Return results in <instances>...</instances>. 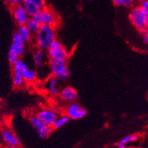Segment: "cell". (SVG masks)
I'll use <instances>...</instances> for the list:
<instances>
[{
	"label": "cell",
	"instance_id": "cell-31",
	"mask_svg": "<svg viewBox=\"0 0 148 148\" xmlns=\"http://www.w3.org/2000/svg\"><path fill=\"white\" fill-rule=\"evenodd\" d=\"M147 29H148V22H147Z\"/></svg>",
	"mask_w": 148,
	"mask_h": 148
},
{
	"label": "cell",
	"instance_id": "cell-4",
	"mask_svg": "<svg viewBox=\"0 0 148 148\" xmlns=\"http://www.w3.org/2000/svg\"><path fill=\"white\" fill-rule=\"evenodd\" d=\"M40 25H49L56 27L60 22V18L56 12L51 8L45 7L40 9L35 16L33 17Z\"/></svg>",
	"mask_w": 148,
	"mask_h": 148
},
{
	"label": "cell",
	"instance_id": "cell-20",
	"mask_svg": "<svg viewBox=\"0 0 148 148\" xmlns=\"http://www.w3.org/2000/svg\"><path fill=\"white\" fill-rule=\"evenodd\" d=\"M138 135L137 134H130V135H127L125 138H123L122 140H120L117 144V147L118 148H125L128 144L133 141H135L138 139Z\"/></svg>",
	"mask_w": 148,
	"mask_h": 148
},
{
	"label": "cell",
	"instance_id": "cell-12",
	"mask_svg": "<svg viewBox=\"0 0 148 148\" xmlns=\"http://www.w3.org/2000/svg\"><path fill=\"white\" fill-rule=\"evenodd\" d=\"M1 137L2 140L8 146L19 147L20 140L15 133L9 128H3L1 131Z\"/></svg>",
	"mask_w": 148,
	"mask_h": 148
},
{
	"label": "cell",
	"instance_id": "cell-2",
	"mask_svg": "<svg viewBox=\"0 0 148 148\" xmlns=\"http://www.w3.org/2000/svg\"><path fill=\"white\" fill-rule=\"evenodd\" d=\"M129 18L133 27L139 32L143 33L147 29L148 16L139 5L131 8Z\"/></svg>",
	"mask_w": 148,
	"mask_h": 148
},
{
	"label": "cell",
	"instance_id": "cell-19",
	"mask_svg": "<svg viewBox=\"0 0 148 148\" xmlns=\"http://www.w3.org/2000/svg\"><path fill=\"white\" fill-rule=\"evenodd\" d=\"M70 119L65 114V113H63V114H58V116H57V118L55 119V120L54 121L52 125H51V128L53 129H58L62 128L63 126H64L66 124L70 122Z\"/></svg>",
	"mask_w": 148,
	"mask_h": 148
},
{
	"label": "cell",
	"instance_id": "cell-8",
	"mask_svg": "<svg viewBox=\"0 0 148 148\" xmlns=\"http://www.w3.org/2000/svg\"><path fill=\"white\" fill-rule=\"evenodd\" d=\"M27 66V64L21 59L12 66V83L15 88H21L23 84L25 83L22 75V71Z\"/></svg>",
	"mask_w": 148,
	"mask_h": 148
},
{
	"label": "cell",
	"instance_id": "cell-28",
	"mask_svg": "<svg viewBox=\"0 0 148 148\" xmlns=\"http://www.w3.org/2000/svg\"><path fill=\"white\" fill-rule=\"evenodd\" d=\"M24 1H25V0H18V3H19V4H23V2H24Z\"/></svg>",
	"mask_w": 148,
	"mask_h": 148
},
{
	"label": "cell",
	"instance_id": "cell-22",
	"mask_svg": "<svg viewBox=\"0 0 148 148\" xmlns=\"http://www.w3.org/2000/svg\"><path fill=\"white\" fill-rule=\"evenodd\" d=\"M113 4L118 7L131 8L134 6L135 0H111Z\"/></svg>",
	"mask_w": 148,
	"mask_h": 148
},
{
	"label": "cell",
	"instance_id": "cell-30",
	"mask_svg": "<svg viewBox=\"0 0 148 148\" xmlns=\"http://www.w3.org/2000/svg\"><path fill=\"white\" fill-rule=\"evenodd\" d=\"M8 148H18V147H13V146H8Z\"/></svg>",
	"mask_w": 148,
	"mask_h": 148
},
{
	"label": "cell",
	"instance_id": "cell-18",
	"mask_svg": "<svg viewBox=\"0 0 148 148\" xmlns=\"http://www.w3.org/2000/svg\"><path fill=\"white\" fill-rule=\"evenodd\" d=\"M22 5H23V8H25L26 12L29 18H33V16H35L41 9L36 4L29 0H25Z\"/></svg>",
	"mask_w": 148,
	"mask_h": 148
},
{
	"label": "cell",
	"instance_id": "cell-16",
	"mask_svg": "<svg viewBox=\"0 0 148 148\" xmlns=\"http://www.w3.org/2000/svg\"><path fill=\"white\" fill-rule=\"evenodd\" d=\"M22 75H23V78L25 83L32 84L35 82L38 77V74L36 71L33 69L29 68L28 66H27L25 68H23L22 71Z\"/></svg>",
	"mask_w": 148,
	"mask_h": 148
},
{
	"label": "cell",
	"instance_id": "cell-14",
	"mask_svg": "<svg viewBox=\"0 0 148 148\" xmlns=\"http://www.w3.org/2000/svg\"><path fill=\"white\" fill-rule=\"evenodd\" d=\"M45 88L47 92L51 96H56L59 94V79L54 76L47 79L45 83Z\"/></svg>",
	"mask_w": 148,
	"mask_h": 148
},
{
	"label": "cell",
	"instance_id": "cell-11",
	"mask_svg": "<svg viewBox=\"0 0 148 148\" xmlns=\"http://www.w3.org/2000/svg\"><path fill=\"white\" fill-rule=\"evenodd\" d=\"M58 95L60 97V99L66 103L77 101V99H78L77 91L71 86H66L60 90Z\"/></svg>",
	"mask_w": 148,
	"mask_h": 148
},
{
	"label": "cell",
	"instance_id": "cell-25",
	"mask_svg": "<svg viewBox=\"0 0 148 148\" xmlns=\"http://www.w3.org/2000/svg\"><path fill=\"white\" fill-rule=\"evenodd\" d=\"M139 6L140 7V8L145 12V14L148 16V0L147 1H144V2H140Z\"/></svg>",
	"mask_w": 148,
	"mask_h": 148
},
{
	"label": "cell",
	"instance_id": "cell-5",
	"mask_svg": "<svg viewBox=\"0 0 148 148\" xmlns=\"http://www.w3.org/2000/svg\"><path fill=\"white\" fill-rule=\"evenodd\" d=\"M46 51L47 56L49 57V59H65L66 60L70 55L68 50L57 39L50 45Z\"/></svg>",
	"mask_w": 148,
	"mask_h": 148
},
{
	"label": "cell",
	"instance_id": "cell-10",
	"mask_svg": "<svg viewBox=\"0 0 148 148\" xmlns=\"http://www.w3.org/2000/svg\"><path fill=\"white\" fill-rule=\"evenodd\" d=\"M12 13L14 21L18 26L25 25L29 18V15L22 4H18L14 6H12Z\"/></svg>",
	"mask_w": 148,
	"mask_h": 148
},
{
	"label": "cell",
	"instance_id": "cell-3",
	"mask_svg": "<svg viewBox=\"0 0 148 148\" xmlns=\"http://www.w3.org/2000/svg\"><path fill=\"white\" fill-rule=\"evenodd\" d=\"M49 69L51 76L58 79L59 81H66L70 76L67 61L65 59H49Z\"/></svg>",
	"mask_w": 148,
	"mask_h": 148
},
{
	"label": "cell",
	"instance_id": "cell-29",
	"mask_svg": "<svg viewBox=\"0 0 148 148\" xmlns=\"http://www.w3.org/2000/svg\"><path fill=\"white\" fill-rule=\"evenodd\" d=\"M144 1H147V0H135V2H138V3H140V2H144Z\"/></svg>",
	"mask_w": 148,
	"mask_h": 148
},
{
	"label": "cell",
	"instance_id": "cell-17",
	"mask_svg": "<svg viewBox=\"0 0 148 148\" xmlns=\"http://www.w3.org/2000/svg\"><path fill=\"white\" fill-rule=\"evenodd\" d=\"M17 32L25 44H29L33 42V35L29 31V29L26 27V25L19 26Z\"/></svg>",
	"mask_w": 148,
	"mask_h": 148
},
{
	"label": "cell",
	"instance_id": "cell-9",
	"mask_svg": "<svg viewBox=\"0 0 148 148\" xmlns=\"http://www.w3.org/2000/svg\"><path fill=\"white\" fill-rule=\"evenodd\" d=\"M36 114L44 124L51 126L54 121L58 116V113L55 110L51 108H42L37 111Z\"/></svg>",
	"mask_w": 148,
	"mask_h": 148
},
{
	"label": "cell",
	"instance_id": "cell-1",
	"mask_svg": "<svg viewBox=\"0 0 148 148\" xmlns=\"http://www.w3.org/2000/svg\"><path fill=\"white\" fill-rule=\"evenodd\" d=\"M55 39L56 30L55 27L41 25L38 32L33 36V42L36 48L46 51Z\"/></svg>",
	"mask_w": 148,
	"mask_h": 148
},
{
	"label": "cell",
	"instance_id": "cell-27",
	"mask_svg": "<svg viewBox=\"0 0 148 148\" xmlns=\"http://www.w3.org/2000/svg\"><path fill=\"white\" fill-rule=\"evenodd\" d=\"M143 36H144V41L146 44H148V29L146 31L143 33Z\"/></svg>",
	"mask_w": 148,
	"mask_h": 148
},
{
	"label": "cell",
	"instance_id": "cell-32",
	"mask_svg": "<svg viewBox=\"0 0 148 148\" xmlns=\"http://www.w3.org/2000/svg\"><path fill=\"white\" fill-rule=\"evenodd\" d=\"M88 1H91V0H88Z\"/></svg>",
	"mask_w": 148,
	"mask_h": 148
},
{
	"label": "cell",
	"instance_id": "cell-23",
	"mask_svg": "<svg viewBox=\"0 0 148 148\" xmlns=\"http://www.w3.org/2000/svg\"><path fill=\"white\" fill-rule=\"evenodd\" d=\"M8 61H9L10 64L12 65V66H13V65H14L18 60H19L20 57L18 56V54H17V53H16L13 49L10 48L9 51H8Z\"/></svg>",
	"mask_w": 148,
	"mask_h": 148
},
{
	"label": "cell",
	"instance_id": "cell-24",
	"mask_svg": "<svg viewBox=\"0 0 148 148\" xmlns=\"http://www.w3.org/2000/svg\"><path fill=\"white\" fill-rule=\"evenodd\" d=\"M29 1L34 2V3L36 4L41 9L42 8H45V7H47L46 0H29Z\"/></svg>",
	"mask_w": 148,
	"mask_h": 148
},
{
	"label": "cell",
	"instance_id": "cell-26",
	"mask_svg": "<svg viewBox=\"0 0 148 148\" xmlns=\"http://www.w3.org/2000/svg\"><path fill=\"white\" fill-rule=\"evenodd\" d=\"M6 2H8V4L11 7L19 4V3H18V0H6Z\"/></svg>",
	"mask_w": 148,
	"mask_h": 148
},
{
	"label": "cell",
	"instance_id": "cell-7",
	"mask_svg": "<svg viewBox=\"0 0 148 148\" xmlns=\"http://www.w3.org/2000/svg\"><path fill=\"white\" fill-rule=\"evenodd\" d=\"M64 111L65 114L70 119H73V120H78V119H82L87 114V110H86V108H84L77 101L68 103L65 107Z\"/></svg>",
	"mask_w": 148,
	"mask_h": 148
},
{
	"label": "cell",
	"instance_id": "cell-15",
	"mask_svg": "<svg viewBox=\"0 0 148 148\" xmlns=\"http://www.w3.org/2000/svg\"><path fill=\"white\" fill-rule=\"evenodd\" d=\"M32 56H33V60L34 66H36V68H39L44 64V62H45L46 55H45V53L44 50H42V49L36 48L33 51Z\"/></svg>",
	"mask_w": 148,
	"mask_h": 148
},
{
	"label": "cell",
	"instance_id": "cell-21",
	"mask_svg": "<svg viewBox=\"0 0 148 148\" xmlns=\"http://www.w3.org/2000/svg\"><path fill=\"white\" fill-rule=\"evenodd\" d=\"M26 27L29 29V31L33 34V36L35 35L36 33L38 32L39 27H40V24L36 21L33 18H29L27 22L26 23Z\"/></svg>",
	"mask_w": 148,
	"mask_h": 148
},
{
	"label": "cell",
	"instance_id": "cell-13",
	"mask_svg": "<svg viewBox=\"0 0 148 148\" xmlns=\"http://www.w3.org/2000/svg\"><path fill=\"white\" fill-rule=\"evenodd\" d=\"M25 45L26 44L22 40L21 38L20 37L18 32H15L12 36V42L10 48L13 49L18 54V56L21 58L25 53Z\"/></svg>",
	"mask_w": 148,
	"mask_h": 148
},
{
	"label": "cell",
	"instance_id": "cell-6",
	"mask_svg": "<svg viewBox=\"0 0 148 148\" xmlns=\"http://www.w3.org/2000/svg\"><path fill=\"white\" fill-rule=\"evenodd\" d=\"M29 123L31 124L32 126L36 129L38 134H39V138H45L48 136H49V134H51L52 132L53 129L51 126H49L46 125L45 124L40 120L39 117L37 116L36 113H32L28 117Z\"/></svg>",
	"mask_w": 148,
	"mask_h": 148
}]
</instances>
